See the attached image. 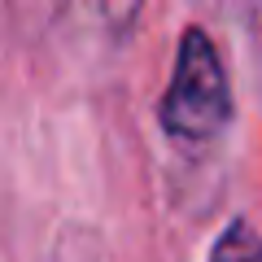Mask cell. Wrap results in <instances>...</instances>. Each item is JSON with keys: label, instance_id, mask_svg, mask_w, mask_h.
Here are the masks:
<instances>
[{"label": "cell", "instance_id": "cell-1", "mask_svg": "<svg viewBox=\"0 0 262 262\" xmlns=\"http://www.w3.org/2000/svg\"><path fill=\"white\" fill-rule=\"evenodd\" d=\"M158 118L170 140L188 144V149L219 140L223 127L232 122V83H227V70H223L214 39L201 27H188L179 35L175 75H170V88L162 96Z\"/></svg>", "mask_w": 262, "mask_h": 262}, {"label": "cell", "instance_id": "cell-2", "mask_svg": "<svg viewBox=\"0 0 262 262\" xmlns=\"http://www.w3.org/2000/svg\"><path fill=\"white\" fill-rule=\"evenodd\" d=\"M210 262H262V236L249 219H232L210 249Z\"/></svg>", "mask_w": 262, "mask_h": 262}]
</instances>
